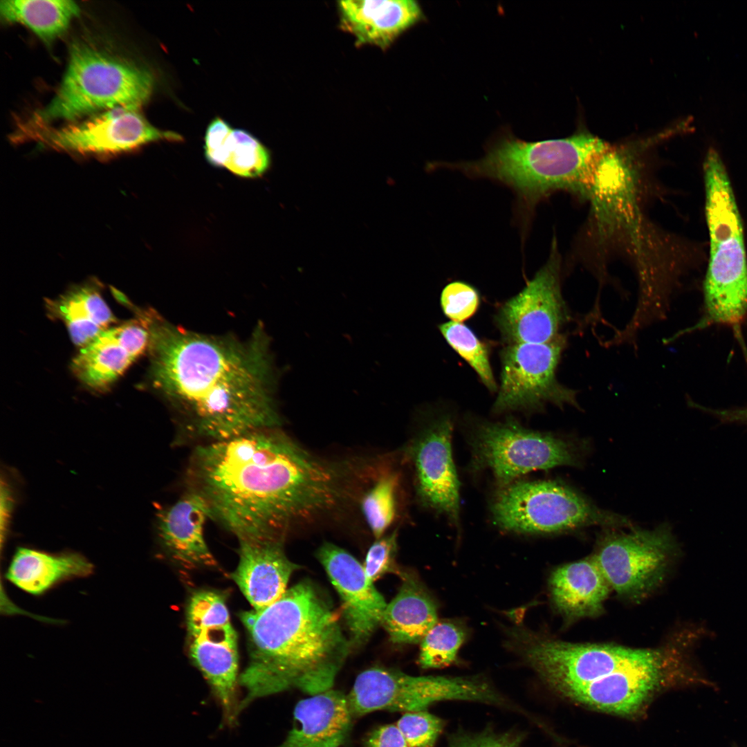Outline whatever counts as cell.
<instances>
[{"mask_svg":"<svg viewBox=\"0 0 747 747\" xmlns=\"http://www.w3.org/2000/svg\"><path fill=\"white\" fill-rule=\"evenodd\" d=\"M277 427L196 445L187 490L239 541H283L288 529L333 509L344 474Z\"/></svg>","mask_w":747,"mask_h":747,"instance_id":"1","label":"cell"},{"mask_svg":"<svg viewBox=\"0 0 747 747\" xmlns=\"http://www.w3.org/2000/svg\"><path fill=\"white\" fill-rule=\"evenodd\" d=\"M148 351L149 379L172 410L177 442L198 445L281 425L270 343L260 324L241 340L192 331L154 312Z\"/></svg>","mask_w":747,"mask_h":747,"instance_id":"2","label":"cell"},{"mask_svg":"<svg viewBox=\"0 0 747 747\" xmlns=\"http://www.w3.org/2000/svg\"><path fill=\"white\" fill-rule=\"evenodd\" d=\"M511 633L512 646L547 685L597 711L638 716L656 695L690 680L689 656L674 634L659 647L633 648L569 643L524 628Z\"/></svg>","mask_w":747,"mask_h":747,"instance_id":"3","label":"cell"},{"mask_svg":"<svg viewBox=\"0 0 747 747\" xmlns=\"http://www.w3.org/2000/svg\"><path fill=\"white\" fill-rule=\"evenodd\" d=\"M249 636V663L239 677V713L254 701L296 687L314 695L330 689L349 649L337 616L308 582L275 602L240 615Z\"/></svg>","mask_w":747,"mask_h":747,"instance_id":"4","label":"cell"},{"mask_svg":"<svg viewBox=\"0 0 747 747\" xmlns=\"http://www.w3.org/2000/svg\"><path fill=\"white\" fill-rule=\"evenodd\" d=\"M611 147L591 133L528 142L510 133L489 143L480 159L436 162L435 169L458 171L487 178L510 188L515 196V215L525 233L537 204L558 190L580 194L602 155Z\"/></svg>","mask_w":747,"mask_h":747,"instance_id":"5","label":"cell"},{"mask_svg":"<svg viewBox=\"0 0 747 747\" xmlns=\"http://www.w3.org/2000/svg\"><path fill=\"white\" fill-rule=\"evenodd\" d=\"M710 258L702 318L680 337L712 324L738 328L747 315V260L743 228L721 156L710 146L703 161Z\"/></svg>","mask_w":747,"mask_h":747,"instance_id":"6","label":"cell"},{"mask_svg":"<svg viewBox=\"0 0 747 747\" xmlns=\"http://www.w3.org/2000/svg\"><path fill=\"white\" fill-rule=\"evenodd\" d=\"M154 83L147 69L77 42L71 45L66 71L54 98L28 124L75 122L119 107L139 109L149 100Z\"/></svg>","mask_w":747,"mask_h":747,"instance_id":"7","label":"cell"},{"mask_svg":"<svg viewBox=\"0 0 747 747\" xmlns=\"http://www.w3.org/2000/svg\"><path fill=\"white\" fill-rule=\"evenodd\" d=\"M491 511L500 528L520 533L630 525L625 517L597 508L572 488L554 481H515L500 488Z\"/></svg>","mask_w":747,"mask_h":747,"instance_id":"8","label":"cell"},{"mask_svg":"<svg viewBox=\"0 0 747 747\" xmlns=\"http://www.w3.org/2000/svg\"><path fill=\"white\" fill-rule=\"evenodd\" d=\"M187 625L190 656L211 686L225 723L233 726L239 714L237 636L224 598L212 591L194 593Z\"/></svg>","mask_w":747,"mask_h":747,"instance_id":"9","label":"cell"},{"mask_svg":"<svg viewBox=\"0 0 747 747\" xmlns=\"http://www.w3.org/2000/svg\"><path fill=\"white\" fill-rule=\"evenodd\" d=\"M680 553L668 526L628 533L609 531L592 555L611 590L638 600L658 587Z\"/></svg>","mask_w":747,"mask_h":747,"instance_id":"10","label":"cell"},{"mask_svg":"<svg viewBox=\"0 0 747 747\" xmlns=\"http://www.w3.org/2000/svg\"><path fill=\"white\" fill-rule=\"evenodd\" d=\"M471 445L475 465L490 470L499 488L529 472L580 461L569 441L527 430L513 420L480 425Z\"/></svg>","mask_w":747,"mask_h":747,"instance_id":"11","label":"cell"},{"mask_svg":"<svg viewBox=\"0 0 747 747\" xmlns=\"http://www.w3.org/2000/svg\"><path fill=\"white\" fill-rule=\"evenodd\" d=\"M138 111L119 107L61 127L26 124L22 132L47 148L81 155H113L157 141H183L178 133L153 126Z\"/></svg>","mask_w":747,"mask_h":747,"instance_id":"12","label":"cell"},{"mask_svg":"<svg viewBox=\"0 0 747 747\" xmlns=\"http://www.w3.org/2000/svg\"><path fill=\"white\" fill-rule=\"evenodd\" d=\"M566 344L560 334L546 343H515L501 353V373L496 413L541 409L547 403L578 407L577 391L560 383L556 369Z\"/></svg>","mask_w":747,"mask_h":747,"instance_id":"13","label":"cell"},{"mask_svg":"<svg viewBox=\"0 0 747 747\" xmlns=\"http://www.w3.org/2000/svg\"><path fill=\"white\" fill-rule=\"evenodd\" d=\"M560 274L561 260L553 241L546 264L498 310L495 322L508 344L546 343L560 335L561 327L571 319L561 292Z\"/></svg>","mask_w":747,"mask_h":747,"instance_id":"14","label":"cell"},{"mask_svg":"<svg viewBox=\"0 0 747 747\" xmlns=\"http://www.w3.org/2000/svg\"><path fill=\"white\" fill-rule=\"evenodd\" d=\"M153 311H138L136 318L110 327L80 348L71 370L85 386L104 390L146 350L150 341Z\"/></svg>","mask_w":747,"mask_h":747,"instance_id":"15","label":"cell"},{"mask_svg":"<svg viewBox=\"0 0 747 747\" xmlns=\"http://www.w3.org/2000/svg\"><path fill=\"white\" fill-rule=\"evenodd\" d=\"M452 432L449 417L438 419L415 441L412 455L421 501L457 524L459 481L452 454Z\"/></svg>","mask_w":747,"mask_h":747,"instance_id":"16","label":"cell"},{"mask_svg":"<svg viewBox=\"0 0 747 747\" xmlns=\"http://www.w3.org/2000/svg\"><path fill=\"white\" fill-rule=\"evenodd\" d=\"M317 556L340 597L353 640L365 642L381 623L387 606L384 598L368 578L364 566L344 549L325 542Z\"/></svg>","mask_w":747,"mask_h":747,"instance_id":"17","label":"cell"},{"mask_svg":"<svg viewBox=\"0 0 747 747\" xmlns=\"http://www.w3.org/2000/svg\"><path fill=\"white\" fill-rule=\"evenodd\" d=\"M434 676L374 667L361 672L347 696L353 717L378 710L412 712L432 706Z\"/></svg>","mask_w":747,"mask_h":747,"instance_id":"18","label":"cell"},{"mask_svg":"<svg viewBox=\"0 0 747 747\" xmlns=\"http://www.w3.org/2000/svg\"><path fill=\"white\" fill-rule=\"evenodd\" d=\"M207 519L210 516L205 501L187 490L176 502L157 513L156 533L163 551L185 568L216 566L204 538Z\"/></svg>","mask_w":747,"mask_h":747,"instance_id":"19","label":"cell"},{"mask_svg":"<svg viewBox=\"0 0 747 747\" xmlns=\"http://www.w3.org/2000/svg\"><path fill=\"white\" fill-rule=\"evenodd\" d=\"M239 561L232 576L254 610L277 600L298 566L286 557L283 541H239Z\"/></svg>","mask_w":747,"mask_h":747,"instance_id":"20","label":"cell"},{"mask_svg":"<svg viewBox=\"0 0 747 747\" xmlns=\"http://www.w3.org/2000/svg\"><path fill=\"white\" fill-rule=\"evenodd\" d=\"M341 27L359 44L382 49L424 18L414 0H347L338 2Z\"/></svg>","mask_w":747,"mask_h":747,"instance_id":"21","label":"cell"},{"mask_svg":"<svg viewBox=\"0 0 747 747\" xmlns=\"http://www.w3.org/2000/svg\"><path fill=\"white\" fill-rule=\"evenodd\" d=\"M347 696L330 689L297 702L293 726L278 747H338L347 739L352 718Z\"/></svg>","mask_w":747,"mask_h":747,"instance_id":"22","label":"cell"},{"mask_svg":"<svg viewBox=\"0 0 747 747\" xmlns=\"http://www.w3.org/2000/svg\"><path fill=\"white\" fill-rule=\"evenodd\" d=\"M94 566L75 552L48 553L19 547L6 571V580L20 590L39 597L66 582L85 578Z\"/></svg>","mask_w":747,"mask_h":747,"instance_id":"23","label":"cell"},{"mask_svg":"<svg viewBox=\"0 0 747 747\" xmlns=\"http://www.w3.org/2000/svg\"><path fill=\"white\" fill-rule=\"evenodd\" d=\"M555 607L570 619L598 616L612 591L593 556L565 564L551 575Z\"/></svg>","mask_w":747,"mask_h":747,"instance_id":"24","label":"cell"},{"mask_svg":"<svg viewBox=\"0 0 747 747\" xmlns=\"http://www.w3.org/2000/svg\"><path fill=\"white\" fill-rule=\"evenodd\" d=\"M101 289L100 283L92 279L46 302L48 315L64 324L72 342L80 348L116 322Z\"/></svg>","mask_w":747,"mask_h":747,"instance_id":"25","label":"cell"},{"mask_svg":"<svg viewBox=\"0 0 747 747\" xmlns=\"http://www.w3.org/2000/svg\"><path fill=\"white\" fill-rule=\"evenodd\" d=\"M401 577L403 584L387 604L380 625L394 643H417L437 622V607L415 575L403 573Z\"/></svg>","mask_w":747,"mask_h":747,"instance_id":"26","label":"cell"},{"mask_svg":"<svg viewBox=\"0 0 747 747\" xmlns=\"http://www.w3.org/2000/svg\"><path fill=\"white\" fill-rule=\"evenodd\" d=\"M80 12L79 6L70 0H6L0 2V13L6 21L27 26L46 42H50L62 35Z\"/></svg>","mask_w":747,"mask_h":747,"instance_id":"27","label":"cell"},{"mask_svg":"<svg viewBox=\"0 0 747 747\" xmlns=\"http://www.w3.org/2000/svg\"><path fill=\"white\" fill-rule=\"evenodd\" d=\"M439 330L448 344L476 371L483 385L490 391H495L497 384L487 344L461 322L443 323L439 326Z\"/></svg>","mask_w":747,"mask_h":747,"instance_id":"28","label":"cell"},{"mask_svg":"<svg viewBox=\"0 0 747 747\" xmlns=\"http://www.w3.org/2000/svg\"><path fill=\"white\" fill-rule=\"evenodd\" d=\"M465 636V628L458 622H436L421 640L418 658L421 667L442 668L454 663Z\"/></svg>","mask_w":747,"mask_h":747,"instance_id":"29","label":"cell"},{"mask_svg":"<svg viewBox=\"0 0 747 747\" xmlns=\"http://www.w3.org/2000/svg\"><path fill=\"white\" fill-rule=\"evenodd\" d=\"M270 154L253 135L243 129H233L225 167L243 178L262 176L270 167Z\"/></svg>","mask_w":747,"mask_h":747,"instance_id":"30","label":"cell"},{"mask_svg":"<svg viewBox=\"0 0 747 747\" xmlns=\"http://www.w3.org/2000/svg\"><path fill=\"white\" fill-rule=\"evenodd\" d=\"M398 478L396 472L380 477L362 500L363 514L376 540L382 537L395 518Z\"/></svg>","mask_w":747,"mask_h":747,"instance_id":"31","label":"cell"},{"mask_svg":"<svg viewBox=\"0 0 747 747\" xmlns=\"http://www.w3.org/2000/svg\"><path fill=\"white\" fill-rule=\"evenodd\" d=\"M396 725L409 747H434L445 727L444 721L427 710L404 712Z\"/></svg>","mask_w":747,"mask_h":747,"instance_id":"32","label":"cell"},{"mask_svg":"<svg viewBox=\"0 0 747 747\" xmlns=\"http://www.w3.org/2000/svg\"><path fill=\"white\" fill-rule=\"evenodd\" d=\"M440 300L444 314L451 321L461 322L476 313L480 297L477 290L472 285L454 281L443 288Z\"/></svg>","mask_w":747,"mask_h":747,"instance_id":"33","label":"cell"},{"mask_svg":"<svg viewBox=\"0 0 747 747\" xmlns=\"http://www.w3.org/2000/svg\"><path fill=\"white\" fill-rule=\"evenodd\" d=\"M524 739L525 734L517 730H457L448 737L445 747H521Z\"/></svg>","mask_w":747,"mask_h":747,"instance_id":"34","label":"cell"},{"mask_svg":"<svg viewBox=\"0 0 747 747\" xmlns=\"http://www.w3.org/2000/svg\"><path fill=\"white\" fill-rule=\"evenodd\" d=\"M397 553V531L377 539L369 548L365 561L364 569L368 578L374 582L389 571L402 575L396 566Z\"/></svg>","mask_w":747,"mask_h":747,"instance_id":"35","label":"cell"},{"mask_svg":"<svg viewBox=\"0 0 747 747\" xmlns=\"http://www.w3.org/2000/svg\"><path fill=\"white\" fill-rule=\"evenodd\" d=\"M233 129L219 117L213 119L205 131V156L208 162L216 167H225Z\"/></svg>","mask_w":747,"mask_h":747,"instance_id":"36","label":"cell"},{"mask_svg":"<svg viewBox=\"0 0 747 747\" xmlns=\"http://www.w3.org/2000/svg\"><path fill=\"white\" fill-rule=\"evenodd\" d=\"M365 747H409L396 724L381 726L368 736Z\"/></svg>","mask_w":747,"mask_h":747,"instance_id":"37","label":"cell"},{"mask_svg":"<svg viewBox=\"0 0 747 747\" xmlns=\"http://www.w3.org/2000/svg\"><path fill=\"white\" fill-rule=\"evenodd\" d=\"M696 409L709 414L723 423H738L747 426V406L730 409H711L697 404Z\"/></svg>","mask_w":747,"mask_h":747,"instance_id":"38","label":"cell"},{"mask_svg":"<svg viewBox=\"0 0 747 747\" xmlns=\"http://www.w3.org/2000/svg\"><path fill=\"white\" fill-rule=\"evenodd\" d=\"M11 498L10 495V491L7 486L1 485V540L3 537V532L5 531V526L6 524L9 511L10 509Z\"/></svg>","mask_w":747,"mask_h":747,"instance_id":"39","label":"cell"}]
</instances>
